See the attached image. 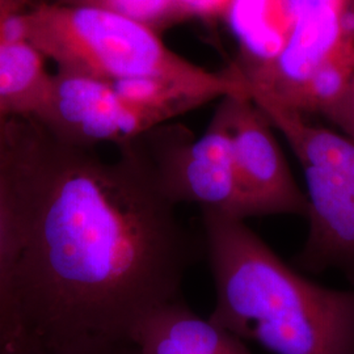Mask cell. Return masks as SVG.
<instances>
[{
    "label": "cell",
    "instance_id": "1",
    "mask_svg": "<svg viewBox=\"0 0 354 354\" xmlns=\"http://www.w3.org/2000/svg\"><path fill=\"white\" fill-rule=\"evenodd\" d=\"M108 162L11 115L0 159L13 216L10 301L28 342L49 351L130 342L183 297L203 241L178 218L138 140Z\"/></svg>",
    "mask_w": 354,
    "mask_h": 354
},
{
    "label": "cell",
    "instance_id": "2",
    "mask_svg": "<svg viewBox=\"0 0 354 354\" xmlns=\"http://www.w3.org/2000/svg\"><path fill=\"white\" fill-rule=\"evenodd\" d=\"M201 226L214 324L273 354H354L353 288L304 277L244 219L201 210Z\"/></svg>",
    "mask_w": 354,
    "mask_h": 354
},
{
    "label": "cell",
    "instance_id": "3",
    "mask_svg": "<svg viewBox=\"0 0 354 354\" xmlns=\"http://www.w3.org/2000/svg\"><path fill=\"white\" fill-rule=\"evenodd\" d=\"M26 36L42 58L68 75L114 82L201 80L215 74L169 50L150 26L96 8L36 3L26 15Z\"/></svg>",
    "mask_w": 354,
    "mask_h": 354
},
{
    "label": "cell",
    "instance_id": "4",
    "mask_svg": "<svg viewBox=\"0 0 354 354\" xmlns=\"http://www.w3.org/2000/svg\"><path fill=\"white\" fill-rule=\"evenodd\" d=\"M248 95L288 140L304 172L308 231L292 266L317 274L337 270L354 289V140L257 92Z\"/></svg>",
    "mask_w": 354,
    "mask_h": 354
},
{
    "label": "cell",
    "instance_id": "5",
    "mask_svg": "<svg viewBox=\"0 0 354 354\" xmlns=\"http://www.w3.org/2000/svg\"><path fill=\"white\" fill-rule=\"evenodd\" d=\"M137 140L171 203L176 206L193 203L201 210L244 221L254 216L236 174L226 114L221 104L210 125L197 140L185 127L163 124Z\"/></svg>",
    "mask_w": 354,
    "mask_h": 354
},
{
    "label": "cell",
    "instance_id": "6",
    "mask_svg": "<svg viewBox=\"0 0 354 354\" xmlns=\"http://www.w3.org/2000/svg\"><path fill=\"white\" fill-rule=\"evenodd\" d=\"M232 142L236 174L254 216L307 214V197L291 174L272 122L248 93L221 102Z\"/></svg>",
    "mask_w": 354,
    "mask_h": 354
},
{
    "label": "cell",
    "instance_id": "7",
    "mask_svg": "<svg viewBox=\"0 0 354 354\" xmlns=\"http://www.w3.org/2000/svg\"><path fill=\"white\" fill-rule=\"evenodd\" d=\"M38 121L58 138L86 147L104 142L122 146L165 124L162 115L120 96L108 82L62 73L53 75L50 100Z\"/></svg>",
    "mask_w": 354,
    "mask_h": 354
},
{
    "label": "cell",
    "instance_id": "8",
    "mask_svg": "<svg viewBox=\"0 0 354 354\" xmlns=\"http://www.w3.org/2000/svg\"><path fill=\"white\" fill-rule=\"evenodd\" d=\"M130 342L138 354H251L238 336L200 317L183 297L143 317Z\"/></svg>",
    "mask_w": 354,
    "mask_h": 354
},
{
    "label": "cell",
    "instance_id": "9",
    "mask_svg": "<svg viewBox=\"0 0 354 354\" xmlns=\"http://www.w3.org/2000/svg\"><path fill=\"white\" fill-rule=\"evenodd\" d=\"M227 19L243 50L252 61L250 70L279 58L295 23L288 0H234Z\"/></svg>",
    "mask_w": 354,
    "mask_h": 354
},
{
    "label": "cell",
    "instance_id": "10",
    "mask_svg": "<svg viewBox=\"0 0 354 354\" xmlns=\"http://www.w3.org/2000/svg\"><path fill=\"white\" fill-rule=\"evenodd\" d=\"M55 3L117 13L153 30L185 17L177 0H55Z\"/></svg>",
    "mask_w": 354,
    "mask_h": 354
},
{
    "label": "cell",
    "instance_id": "11",
    "mask_svg": "<svg viewBox=\"0 0 354 354\" xmlns=\"http://www.w3.org/2000/svg\"><path fill=\"white\" fill-rule=\"evenodd\" d=\"M12 254V209L6 180L0 172V329L20 332L13 320L10 301Z\"/></svg>",
    "mask_w": 354,
    "mask_h": 354
},
{
    "label": "cell",
    "instance_id": "12",
    "mask_svg": "<svg viewBox=\"0 0 354 354\" xmlns=\"http://www.w3.org/2000/svg\"><path fill=\"white\" fill-rule=\"evenodd\" d=\"M17 354H138V352L131 342H91L74 349L49 351L28 342L24 337Z\"/></svg>",
    "mask_w": 354,
    "mask_h": 354
},
{
    "label": "cell",
    "instance_id": "13",
    "mask_svg": "<svg viewBox=\"0 0 354 354\" xmlns=\"http://www.w3.org/2000/svg\"><path fill=\"white\" fill-rule=\"evenodd\" d=\"M234 0H177L183 15L216 17L227 16L228 10Z\"/></svg>",
    "mask_w": 354,
    "mask_h": 354
},
{
    "label": "cell",
    "instance_id": "14",
    "mask_svg": "<svg viewBox=\"0 0 354 354\" xmlns=\"http://www.w3.org/2000/svg\"><path fill=\"white\" fill-rule=\"evenodd\" d=\"M326 118L339 127L344 136L354 140V89Z\"/></svg>",
    "mask_w": 354,
    "mask_h": 354
},
{
    "label": "cell",
    "instance_id": "15",
    "mask_svg": "<svg viewBox=\"0 0 354 354\" xmlns=\"http://www.w3.org/2000/svg\"><path fill=\"white\" fill-rule=\"evenodd\" d=\"M24 336L20 332L0 329V354H17Z\"/></svg>",
    "mask_w": 354,
    "mask_h": 354
},
{
    "label": "cell",
    "instance_id": "16",
    "mask_svg": "<svg viewBox=\"0 0 354 354\" xmlns=\"http://www.w3.org/2000/svg\"><path fill=\"white\" fill-rule=\"evenodd\" d=\"M11 118V114L7 113L3 108H0V159L6 147V138H7V127L8 121Z\"/></svg>",
    "mask_w": 354,
    "mask_h": 354
}]
</instances>
